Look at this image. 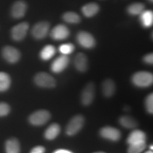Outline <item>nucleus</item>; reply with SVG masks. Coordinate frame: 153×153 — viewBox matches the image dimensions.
I'll return each mask as SVG.
<instances>
[{
    "mask_svg": "<svg viewBox=\"0 0 153 153\" xmlns=\"http://www.w3.org/2000/svg\"><path fill=\"white\" fill-rule=\"evenodd\" d=\"M28 28H29V24L27 22H22L16 25L11 28V38L16 41H22L26 37Z\"/></svg>",
    "mask_w": 153,
    "mask_h": 153,
    "instance_id": "nucleus-5",
    "label": "nucleus"
},
{
    "mask_svg": "<svg viewBox=\"0 0 153 153\" xmlns=\"http://www.w3.org/2000/svg\"><path fill=\"white\" fill-rule=\"evenodd\" d=\"M85 118L81 115H76L70 120L66 128V133L68 135H74L83 127Z\"/></svg>",
    "mask_w": 153,
    "mask_h": 153,
    "instance_id": "nucleus-4",
    "label": "nucleus"
},
{
    "mask_svg": "<svg viewBox=\"0 0 153 153\" xmlns=\"http://www.w3.org/2000/svg\"><path fill=\"white\" fill-rule=\"evenodd\" d=\"M119 123L122 126L126 128H133L137 125V121L133 118L128 116H121L119 118Z\"/></svg>",
    "mask_w": 153,
    "mask_h": 153,
    "instance_id": "nucleus-24",
    "label": "nucleus"
},
{
    "mask_svg": "<svg viewBox=\"0 0 153 153\" xmlns=\"http://www.w3.org/2000/svg\"><path fill=\"white\" fill-rule=\"evenodd\" d=\"M140 22L144 27L149 28L153 23V13L152 11H143L140 14Z\"/></svg>",
    "mask_w": 153,
    "mask_h": 153,
    "instance_id": "nucleus-20",
    "label": "nucleus"
},
{
    "mask_svg": "<svg viewBox=\"0 0 153 153\" xmlns=\"http://www.w3.org/2000/svg\"><path fill=\"white\" fill-rule=\"evenodd\" d=\"M34 82L38 87L53 88L56 85V81L52 76L45 72H39L34 77Z\"/></svg>",
    "mask_w": 153,
    "mask_h": 153,
    "instance_id": "nucleus-2",
    "label": "nucleus"
},
{
    "mask_svg": "<svg viewBox=\"0 0 153 153\" xmlns=\"http://www.w3.org/2000/svg\"><path fill=\"white\" fill-rule=\"evenodd\" d=\"M62 19L69 24H79L81 22V18L73 11H68L62 15Z\"/></svg>",
    "mask_w": 153,
    "mask_h": 153,
    "instance_id": "nucleus-23",
    "label": "nucleus"
},
{
    "mask_svg": "<svg viewBox=\"0 0 153 153\" xmlns=\"http://www.w3.org/2000/svg\"><path fill=\"white\" fill-rule=\"evenodd\" d=\"M53 153H72V152L67 150H57Z\"/></svg>",
    "mask_w": 153,
    "mask_h": 153,
    "instance_id": "nucleus-32",
    "label": "nucleus"
},
{
    "mask_svg": "<svg viewBox=\"0 0 153 153\" xmlns=\"http://www.w3.org/2000/svg\"><path fill=\"white\" fill-rule=\"evenodd\" d=\"M146 148L145 142H141L129 145L128 153H141Z\"/></svg>",
    "mask_w": 153,
    "mask_h": 153,
    "instance_id": "nucleus-26",
    "label": "nucleus"
},
{
    "mask_svg": "<svg viewBox=\"0 0 153 153\" xmlns=\"http://www.w3.org/2000/svg\"><path fill=\"white\" fill-rule=\"evenodd\" d=\"M145 153H153V152H152V150H149V151H147Z\"/></svg>",
    "mask_w": 153,
    "mask_h": 153,
    "instance_id": "nucleus-33",
    "label": "nucleus"
},
{
    "mask_svg": "<svg viewBox=\"0 0 153 153\" xmlns=\"http://www.w3.org/2000/svg\"><path fill=\"white\" fill-rule=\"evenodd\" d=\"M145 4L143 3H134L128 7V13L131 15H139L145 10Z\"/></svg>",
    "mask_w": 153,
    "mask_h": 153,
    "instance_id": "nucleus-25",
    "label": "nucleus"
},
{
    "mask_svg": "<svg viewBox=\"0 0 153 153\" xmlns=\"http://www.w3.org/2000/svg\"><path fill=\"white\" fill-rule=\"evenodd\" d=\"M95 86L92 82L87 84L83 89L81 95L82 104L85 106L90 105L94 99Z\"/></svg>",
    "mask_w": 153,
    "mask_h": 153,
    "instance_id": "nucleus-8",
    "label": "nucleus"
},
{
    "mask_svg": "<svg viewBox=\"0 0 153 153\" xmlns=\"http://www.w3.org/2000/svg\"><path fill=\"white\" fill-rule=\"evenodd\" d=\"M60 133V126L57 123H53L45 130L44 136L47 140H52L57 137Z\"/></svg>",
    "mask_w": 153,
    "mask_h": 153,
    "instance_id": "nucleus-17",
    "label": "nucleus"
},
{
    "mask_svg": "<svg viewBox=\"0 0 153 153\" xmlns=\"http://www.w3.org/2000/svg\"><path fill=\"white\" fill-rule=\"evenodd\" d=\"M2 56L9 63H16L20 60L21 53L14 47L7 45L2 50Z\"/></svg>",
    "mask_w": 153,
    "mask_h": 153,
    "instance_id": "nucleus-9",
    "label": "nucleus"
},
{
    "mask_svg": "<svg viewBox=\"0 0 153 153\" xmlns=\"http://www.w3.org/2000/svg\"><path fill=\"white\" fill-rule=\"evenodd\" d=\"M145 139H146V135L144 132L140 130H135L129 135L127 139V143L131 145L134 143L145 142Z\"/></svg>",
    "mask_w": 153,
    "mask_h": 153,
    "instance_id": "nucleus-15",
    "label": "nucleus"
},
{
    "mask_svg": "<svg viewBox=\"0 0 153 153\" xmlns=\"http://www.w3.org/2000/svg\"><path fill=\"white\" fill-rule=\"evenodd\" d=\"M9 112H10V106L6 103H0V117L7 116Z\"/></svg>",
    "mask_w": 153,
    "mask_h": 153,
    "instance_id": "nucleus-29",
    "label": "nucleus"
},
{
    "mask_svg": "<svg viewBox=\"0 0 153 153\" xmlns=\"http://www.w3.org/2000/svg\"><path fill=\"white\" fill-rule=\"evenodd\" d=\"M132 82L137 87H149L152 85L153 82L152 74L150 72L144 71L136 72L132 76Z\"/></svg>",
    "mask_w": 153,
    "mask_h": 153,
    "instance_id": "nucleus-1",
    "label": "nucleus"
},
{
    "mask_svg": "<svg viewBox=\"0 0 153 153\" xmlns=\"http://www.w3.org/2000/svg\"><path fill=\"white\" fill-rule=\"evenodd\" d=\"M100 135L105 139H108L112 141H118L120 138V132L119 130L111 127L106 126L102 128L100 131Z\"/></svg>",
    "mask_w": 153,
    "mask_h": 153,
    "instance_id": "nucleus-13",
    "label": "nucleus"
},
{
    "mask_svg": "<svg viewBox=\"0 0 153 153\" xmlns=\"http://www.w3.org/2000/svg\"><path fill=\"white\" fill-rule=\"evenodd\" d=\"M94 153H105V152H94Z\"/></svg>",
    "mask_w": 153,
    "mask_h": 153,
    "instance_id": "nucleus-35",
    "label": "nucleus"
},
{
    "mask_svg": "<svg viewBox=\"0 0 153 153\" xmlns=\"http://www.w3.org/2000/svg\"><path fill=\"white\" fill-rule=\"evenodd\" d=\"M145 107L149 114L153 113V94H150L145 99Z\"/></svg>",
    "mask_w": 153,
    "mask_h": 153,
    "instance_id": "nucleus-28",
    "label": "nucleus"
},
{
    "mask_svg": "<svg viewBox=\"0 0 153 153\" xmlns=\"http://www.w3.org/2000/svg\"><path fill=\"white\" fill-rule=\"evenodd\" d=\"M11 85V78L8 74L0 72V91H7Z\"/></svg>",
    "mask_w": 153,
    "mask_h": 153,
    "instance_id": "nucleus-22",
    "label": "nucleus"
},
{
    "mask_svg": "<svg viewBox=\"0 0 153 153\" xmlns=\"http://www.w3.org/2000/svg\"><path fill=\"white\" fill-rule=\"evenodd\" d=\"M74 66L79 72H85L88 68L87 57L84 53H79L74 58Z\"/></svg>",
    "mask_w": 153,
    "mask_h": 153,
    "instance_id": "nucleus-14",
    "label": "nucleus"
},
{
    "mask_svg": "<svg viewBox=\"0 0 153 153\" xmlns=\"http://www.w3.org/2000/svg\"><path fill=\"white\" fill-rule=\"evenodd\" d=\"M70 62V59L67 55H62L57 57L51 65V70L55 73L62 72L65 69Z\"/></svg>",
    "mask_w": 153,
    "mask_h": 153,
    "instance_id": "nucleus-11",
    "label": "nucleus"
},
{
    "mask_svg": "<svg viewBox=\"0 0 153 153\" xmlns=\"http://www.w3.org/2000/svg\"><path fill=\"white\" fill-rule=\"evenodd\" d=\"M45 149L43 146H36L30 150V153H45Z\"/></svg>",
    "mask_w": 153,
    "mask_h": 153,
    "instance_id": "nucleus-30",
    "label": "nucleus"
},
{
    "mask_svg": "<svg viewBox=\"0 0 153 153\" xmlns=\"http://www.w3.org/2000/svg\"><path fill=\"white\" fill-rule=\"evenodd\" d=\"M59 51L62 55H68L74 51V45L71 43L62 44L59 48Z\"/></svg>",
    "mask_w": 153,
    "mask_h": 153,
    "instance_id": "nucleus-27",
    "label": "nucleus"
},
{
    "mask_svg": "<svg viewBox=\"0 0 153 153\" xmlns=\"http://www.w3.org/2000/svg\"><path fill=\"white\" fill-rule=\"evenodd\" d=\"M5 150L7 153L20 152V143L16 138H10L5 143Z\"/></svg>",
    "mask_w": 153,
    "mask_h": 153,
    "instance_id": "nucleus-18",
    "label": "nucleus"
},
{
    "mask_svg": "<svg viewBox=\"0 0 153 153\" xmlns=\"http://www.w3.org/2000/svg\"><path fill=\"white\" fill-rule=\"evenodd\" d=\"M51 118V114L46 110L36 111L29 116L30 123L33 126H43Z\"/></svg>",
    "mask_w": 153,
    "mask_h": 153,
    "instance_id": "nucleus-3",
    "label": "nucleus"
},
{
    "mask_svg": "<svg viewBox=\"0 0 153 153\" xmlns=\"http://www.w3.org/2000/svg\"><path fill=\"white\" fill-rule=\"evenodd\" d=\"M27 4L23 0H18L14 3L11 9V15L14 19L23 18L27 11Z\"/></svg>",
    "mask_w": 153,
    "mask_h": 153,
    "instance_id": "nucleus-10",
    "label": "nucleus"
},
{
    "mask_svg": "<svg viewBox=\"0 0 153 153\" xmlns=\"http://www.w3.org/2000/svg\"><path fill=\"white\" fill-rule=\"evenodd\" d=\"M99 9H100V7L97 4L89 3L83 6V7L82 8V11L86 17L90 18V17L95 16L99 11Z\"/></svg>",
    "mask_w": 153,
    "mask_h": 153,
    "instance_id": "nucleus-16",
    "label": "nucleus"
},
{
    "mask_svg": "<svg viewBox=\"0 0 153 153\" xmlns=\"http://www.w3.org/2000/svg\"><path fill=\"white\" fill-rule=\"evenodd\" d=\"M143 60L144 62L146 63H148V64L152 65L153 62V54L152 53H149V54L146 55L145 56L143 57Z\"/></svg>",
    "mask_w": 153,
    "mask_h": 153,
    "instance_id": "nucleus-31",
    "label": "nucleus"
},
{
    "mask_svg": "<svg viewBox=\"0 0 153 153\" xmlns=\"http://www.w3.org/2000/svg\"><path fill=\"white\" fill-rule=\"evenodd\" d=\"M115 91H116V85L113 80L108 79L103 82L102 91L105 97H111L114 95Z\"/></svg>",
    "mask_w": 153,
    "mask_h": 153,
    "instance_id": "nucleus-19",
    "label": "nucleus"
},
{
    "mask_svg": "<svg viewBox=\"0 0 153 153\" xmlns=\"http://www.w3.org/2000/svg\"><path fill=\"white\" fill-rule=\"evenodd\" d=\"M149 1H151V2H152V0H149Z\"/></svg>",
    "mask_w": 153,
    "mask_h": 153,
    "instance_id": "nucleus-36",
    "label": "nucleus"
},
{
    "mask_svg": "<svg viewBox=\"0 0 153 153\" xmlns=\"http://www.w3.org/2000/svg\"><path fill=\"white\" fill-rule=\"evenodd\" d=\"M70 36V30L65 25H57L51 30V36L57 41L66 39Z\"/></svg>",
    "mask_w": 153,
    "mask_h": 153,
    "instance_id": "nucleus-12",
    "label": "nucleus"
},
{
    "mask_svg": "<svg viewBox=\"0 0 153 153\" xmlns=\"http://www.w3.org/2000/svg\"><path fill=\"white\" fill-rule=\"evenodd\" d=\"M78 43L85 48H92L95 46L96 41L91 33L86 31H80L76 36Z\"/></svg>",
    "mask_w": 153,
    "mask_h": 153,
    "instance_id": "nucleus-7",
    "label": "nucleus"
},
{
    "mask_svg": "<svg viewBox=\"0 0 153 153\" xmlns=\"http://www.w3.org/2000/svg\"><path fill=\"white\" fill-rule=\"evenodd\" d=\"M150 148H151V150H152V145H151V146L150 147Z\"/></svg>",
    "mask_w": 153,
    "mask_h": 153,
    "instance_id": "nucleus-34",
    "label": "nucleus"
},
{
    "mask_svg": "<svg viewBox=\"0 0 153 153\" xmlns=\"http://www.w3.org/2000/svg\"><path fill=\"white\" fill-rule=\"evenodd\" d=\"M50 24L47 22H41L36 24L32 28L31 33L36 39H43L48 33Z\"/></svg>",
    "mask_w": 153,
    "mask_h": 153,
    "instance_id": "nucleus-6",
    "label": "nucleus"
},
{
    "mask_svg": "<svg viewBox=\"0 0 153 153\" xmlns=\"http://www.w3.org/2000/svg\"><path fill=\"white\" fill-rule=\"evenodd\" d=\"M56 52L55 48L52 45H47L42 49L40 53V57L42 60H48L54 56Z\"/></svg>",
    "mask_w": 153,
    "mask_h": 153,
    "instance_id": "nucleus-21",
    "label": "nucleus"
}]
</instances>
